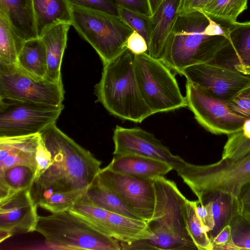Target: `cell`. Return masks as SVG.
Returning a JSON list of instances; mask_svg holds the SVG:
<instances>
[{"instance_id": "6da1fadb", "label": "cell", "mask_w": 250, "mask_h": 250, "mask_svg": "<svg viewBox=\"0 0 250 250\" xmlns=\"http://www.w3.org/2000/svg\"><path fill=\"white\" fill-rule=\"evenodd\" d=\"M40 135L51 153L52 162L29 188L34 204L37 206L53 193L87 188L101 170L102 162L62 131L56 124Z\"/></svg>"}, {"instance_id": "7a4b0ae2", "label": "cell", "mask_w": 250, "mask_h": 250, "mask_svg": "<svg viewBox=\"0 0 250 250\" xmlns=\"http://www.w3.org/2000/svg\"><path fill=\"white\" fill-rule=\"evenodd\" d=\"M208 22L209 18L200 11L179 14L161 61L179 74L188 67L214 62L229 41L225 36L209 35Z\"/></svg>"}, {"instance_id": "3957f363", "label": "cell", "mask_w": 250, "mask_h": 250, "mask_svg": "<svg viewBox=\"0 0 250 250\" xmlns=\"http://www.w3.org/2000/svg\"><path fill=\"white\" fill-rule=\"evenodd\" d=\"M135 54L127 48L104 64L95 86L97 102L121 120L141 123L153 115L140 91L134 69Z\"/></svg>"}, {"instance_id": "277c9868", "label": "cell", "mask_w": 250, "mask_h": 250, "mask_svg": "<svg viewBox=\"0 0 250 250\" xmlns=\"http://www.w3.org/2000/svg\"><path fill=\"white\" fill-rule=\"evenodd\" d=\"M152 182L155 204L147 222L151 234L146 241L154 250H198L186 226L187 199L176 183L165 176L153 178Z\"/></svg>"}, {"instance_id": "5b68a950", "label": "cell", "mask_w": 250, "mask_h": 250, "mask_svg": "<svg viewBox=\"0 0 250 250\" xmlns=\"http://www.w3.org/2000/svg\"><path fill=\"white\" fill-rule=\"evenodd\" d=\"M36 231L50 247L63 250H121L120 242L69 210L39 216Z\"/></svg>"}, {"instance_id": "8992f818", "label": "cell", "mask_w": 250, "mask_h": 250, "mask_svg": "<svg viewBox=\"0 0 250 250\" xmlns=\"http://www.w3.org/2000/svg\"><path fill=\"white\" fill-rule=\"evenodd\" d=\"M71 25L95 50L104 64L121 54L133 31L117 15L71 4Z\"/></svg>"}, {"instance_id": "52a82bcc", "label": "cell", "mask_w": 250, "mask_h": 250, "mask_svg": "<svg viewBox=\"0 0 250 250\" xmlns=\"http://www.w3.org/2000/svg\"><path fill=\"white\" fill-rule=\"evenodd\" d=\"M175 170L196 196L220 190L238 197L250 182V153L239 160L223 159L211 164L197 165L184 160Z\"/></svg>"}, {"instance_id": "ba28073f", "label": "cell", "mask_w": 250, "mask_h": 250, "mask_svg": "<svg viewBox=\"0 0 250 250\" xmlns=\"http://www.w3.org/2000/svg\"><path fill=\"white\" fill-rule=\"evenodd\" d=\"M134 69L142 97L153 114L187 107L172 71L147 53L135 55Z\"/></svg>"}, {"instance_id": "9c48e42d", "label": "cell", "mask_w": 250, "mask_h": 250, "mask_svg": "<svg viewBox=\"0 0 250 250\" xmlns=\"http://www.w3.org/2000/svg\"><path fill=\"white\" fill-rule=\"evenodd\" d=\"M63 108V104L0 98V138L40 134L56 124Z\"/></svg>"}, {"instance_id": "30bf717a", "label": "cell", "mask_w": 250, "mask_h": 250, "mask_svg": "<svg viewBox=\"0 0 250 250\" xmlns=\"http://www.w3.org/2000/svg\"><path fill=\"white\" fill-rule=\"evenodd\" d=\"M64 94L62 82L37 77L17 64L0 63V98L60 105Z\"/></svg>"}, {"instance_id": "8fae6325", "label": "cell", "mask_w": 250, "mask_h": 250, "mask_svg": "<svg viewBox=\"0 0 250 250\" xmlns=\"http://www.w3.org/2000/svg\"><path fill=\"white\" fill-rule=\"evenodd\" d=\"M186 88L187 107L197 122L207 131L215 135L228 136L242 130L247 120L233 113L227 102L188 81Z\"/></svg>"}, {"instance_id": "7c38bea8", "label": "cell", "mask_w": 250, "mask_h": 250, "mask_svg": "<svg viewBox=\"0 0 250 250\" xmlns=\"http://www.w3.org/2000/svg\"><path fill=\"white\" fill-rule=\"evenodd\" d=\"M180 75H184L187 81L225 102L250 85V75L214 62L188 67L182 70Z\"/></svg>"}, {"instance_id": "4fadbf2b", "label": "cell", "mask_w": 250, "mask_h": 250, "mask_svg": "<svg viewBox=\"0 0 250 250\" xmlns=\"http://www.w3.org/2000/svg\"><path fill=\"white\" fill-rule=\"evenodd\" d=\"M100 181L115 193L144 221L151 218L155 204L152 178H139L114 172L107 167L97 174Z\"/></svg>"}, {"instance_id": "5bb4252c", "label": "cell", "mask_w": 250, "mask_h": 250, "mask_svg": "<svg viewBox=\"0 0 250 250\" xmlns=\"http://www.w3.org/2000/svg\"><path fill=\"white\" fill-rule=\"evenodd\" d=\"M115 155H137L164 161L173 169L183 159L169 149L150 132L139 127L116 125L113 132Z\"/></svg>"}, {"instance_id": "9a60e30c", "label": "cell", "mask_w": 250, "mask_h": 250, "mask_svg": "<svg viewBox=\"0 0 250 250\" xmlns=\"http://www.w3.org/2000/svg\"><path fill=\"white\" fill-rule=\"evenodd\" d=\"M37 208L29 188L0 200V242L15 234L35 231L39 217Z\"/></svg>"}, {"instance_id": "2e32d148", "label": "cell", "mask_w": 250, "mask_h": 250, "mask_svg": "<svg viewBox=\"0 0 250 250\" xmlns=\"http://www.w3.org/2000/svg\"><path fill=\"white\" fill-rule=\"evenodd\" d=\"M229 29V43L215 62L250 75V21L236 22Z\"/></svg>"}, {"instance_id": "e0dca14e", "label": "cell", "mask_w": 250, "mask_h": 250, "mask_svg": "<svg viewBox=\"0 0 250 250\" xmlns=\"http://www.w3.org/2000/svg\"><path fill=\"white\" fill-rule=\"evenodd\" d=\"M182 0H163L154 14L150 16L151 34L147 54L161 60L167 38L179 15Z\"/></svg>"}, {"instance_id": "ac0fdd59", "label": "cell", "mask_w": 250, "mask_h": 250, "mask_svg": "<svg viewBox=\"0 0 250 250\" xmlns=\"http://www.w3.org/2000/svg\"><path fill=\"white\" fill-rule=\"evenodd\" d=\"M40 134L0 138V173L18 166H28L36 171V153Z\"/></svg>"}, {"instance_id": "d6986e66", "label": "cell", "mask_w": 250, "mask_h": 250, "mask_svg": "<svg viewBox=\"0 0 250 250\" xmlns=\"http://www.w3.org/2000/svg\"><path fill=\"white\" fill-rule=\"evenodd\" d=\"M71 25L69 22L55 23L45 29L40 37L45 47L47 70L45 79L48 81L62 82L61 64Z\"/></svg>"}, {"instance_id": "ffe728a7", "label": "cell", "mask_w": 250, "mask_h": 250, "mask_svg": "<svg viewBox=\"0 0 250 250\" xmlns=\"http://www.w3.org/2000/svg\"><path fill=\"white\" fill-rule=\"evenodd\" d=\"M106 167L117 173L146 179L164 176L173 169L164 161L137 155H115Z\"/></svg>"}, {"instance_id": "44dd1931", "label": "cell", "mask_w": 250, "mask_h": 250, "mask_svg": "<svg viewBox=\"0 0 250 250\" xmlns=\"http://www.w3.org/2000/svg\"><path fill=\"white\" fill-rule=\"evenodd\" d=\"M196 196L200 203L207 202L211 205L214 227L208 234L211 242L240 212V201L238 197L220 190L204 192Z\"/></svg>"}, {"instance_id": "7402d4cb", "label": "cell", "mask_w": 250, "mask_h": 250, "mask_svg": "<svg viewBox=\"0 0 250 250\" xmlns=\"http://www.w3.org/2000/svg\"><path fill=\"white\" fill-rule=\"evenodd\" d=\"M0 10L6 14L14 30L24 41L39 38L33 0H0Z\"/></svg>"}, {"instance_id": "603a6c76", "label": "cell", "mask_w": 250, "mask_h": 250, "mask_svg": "<svg viewBox=\"0 0 250 250\" xmlns=\"http://www.w3.org/2000/svg\"><path fill=\"white\" fill-rule=\"evenodd\" d=\"M81 198L110 212L143 220L119 196L105 186L97 175Z\"/></svg>"}, {"instance_id": "cb8c5ba5", "label": "cell", "mask_w": 250, "mask_h": 250, "mask_svg": "<svg viewBox=\"0 0 250 250\" xmlns=\"http://www.w3.org/2000/svg\"><path fill=\"white\" fill-rule=\"evenodd\" d=\"M33 4L39 38L55 23L71 22V4L68 0H33Z\"/></svg>"}, {"instance_id": "d4e9b609", "label": "cell", "mask_w": 250, "mask_h": 250, "mask_svg": "<svg viewBox=\"0 0 250 250\" xmlns=\"http://www.w3.org/2000/svg\"><path fill=\"white\" fill-rule=\"evenodd\" d=\"M17 64L33 75L45 79L47 70L46 54L40 38L24 42L18 54Z\"/></svg>"}, {"instance_id": "484cf974", "label": "cell", "mask_w": 250, "mask_h": 250, "mask_svg": "<svg viewBox=\"0 0 250 250\" xmlns=\"http://www.w3.org/2000/svg\"><path fill=\"white\" fill-rule=\"evenodd\" d=\"M248 0H209L200 11L212 20L227 26L237 22L248 7Z\"/></svg>"}, {"instance_id": "4316f807", "label": "cell", "mask_w": 250, "mask_h": 250, "mask_svg": "<svg viewBox=\"0 0 250 250\" xmlns=\"http://www.w3.org/2000/svg\"><path fill=\"white\" fill-rule=\"evenodd\" d=\"M25 42L16 33L6 14L0 10V63L17 64Z\"/></svg>"}, {"instance_id": "83f0119b", "label": "cell", "mask_w": 250, "mask_h": 250, "mask_svg": "<svg viewBox=\"0 0 250 250\" xmlns=\"http://www.w3.org/2000/svg\"><path fill=\"white\" fill-rule=\"evenodd\" d=\"M35 175L34 169L24 165L12 167L0 173V199L17 191L29 188Z\"/></svg>"}, {"instance_id": "f1b7e54d", "label": "cell", "mask_w": 250, "mask_h": 250, "mask_svg": "<svg viewBox=\"0 0 250 250\" xmlns=\"http://www.w3.org/2000/svg\"><path fill=\"white\" fill-rule=\"evenodd\" d=\"M68 210L85 220L100 232L108 236L107 224L110 211L86 202L81 198Z\"/></svg>"}, {"instance_id": "f546056e", "label": "cell", "mask_w": 250, "mask_h": 250, "mask_svg": "<svg viewBox=\"0 0 250 250\" xmlns=\"http://www.w3.org/2000/svg\"><path fill=\"white\" fill-rule=\"evenodd\" d=\"M186 226L191 239L199 250H212L207 231L198 218L195 201L187 199L185 212Z\"/></svg>"}, {"instance_id": "4dcf8cb0", "label": "cell", "mask_w": 250, "mask_h": 250, "mask_svg": "<svg viewBox=\"0 0 250 250\" xmlns=\"http://www.w3.org/2000/svg\"><path fill=\"white\" fill-rule=\"evenodd\" d=\"M86 189L53 193L39 201L37 206L51 213L67 211L85 193Z\"/></svg>"}, {"instance_id": "1f68e13d", "label": "cell", "mask_w": 250, "mask_h": 250, "mask_svg": "<svg viewBox=\"0 0 250 250\" xmlns=\"http://www.w3.org/2000/svg\"><path fill=\"white\" fill-rule=\"evenodd\" d=\"M117 8L118 16L122 21L142 35L148 44L151 34L150 16L121 6H117Z\"/></svg>"}, {"instance_id": "d6a6232c", "label": "cell", "mask_w": 250, "mask_h": 250, "mask_svg": "<svg viewBox=\"0 0 250 250\" xmlns=\"http://www.w3.org/2000/svg\"><path fill=\"white\" fill-rule=\"evenodd\" d=\"M231 238L236 250H250V217L240 212L231 220Z\"/></svg>"}, {"instance_id": "836d02e7", "label": "cell", "mask_w": 250, "mask_h": 250, "mask_svg": "<svg viewBox=\"0 0 250 250\" xmlns=\"http://www.w3.org/2000/svg\"><path fill=\"white\" fill-rule=\"evenodd\" d=\"M250 153V139L245 137L241 130L228 135L222 158L241 159Z\"/></svg>"}, {"instance_id": "e575fe53", "label": "cell", "mask_w": 250, "mask_h": 250, "mask_svg": "<svg viewBox=\"0 0 250 250\" xmlns=\"http://www.w3.org/2000/svg\"><path fill=\"white\" fill-rule=\"evenodd\" d=\"M227 104L233 113L250 120V85L234 96Z\"/></svg>"}, {"instance_id": "d590c367", "label": "cell", "mask_w": 250, "mask_h": 250, "mask_svg": "<svg viewBox=\"0 0 250 250\" xmlns=\"http://www.w3.org/2000/svg\"><path fill=\"white\" fill-rule=\"evenodd\" d=\"M77 4L118 16L117 5L112 0H68Z\"/></svg>"}, {"instance_id": "8d00e7d4", "label": "cell", "mask_w": 250, "mask_h": 250, "mask_svg": "<svg viewBox=\"0 0 250 250\" xmlns=\"http://www.w3.org/2000/svg\"><path fill=\"white\" fill-rule=\"evenodd\" d=\"M36 159L37 166L34 179L42 174L52 162L51 153L45 146L42 138L37 148Z\"/></svg>"}, {"instance_id": "74e56055", "label": "cell", "mask_w": 250, "mask_h": 250, "mask_svg": "<svg viewBox=\"0 0 250 250\" xmlns=\"http://www.w3.org/2000/svg\"><path fill=\"white\" fill-rule=\"evenodd\" d=\"M195 210L198 218L208 234L214 227V220L210 204L207 202L200 203L198 200H196L195 201Z\"/></svg>"}, {"instance_id": "f35d334b", "label": "cell", "mask_w": 250, "mask_h": 250, "mask_svg": "<svg viewBox=\"0 0 250 250\" xmlns=\"http://www.w3.org/2000/svg\"><path fill=\"white\" fill-rule=\"evenodd\" d=\"M212 250H236L233 245L229 225L225 227L211 241Z\"/></svg>"}, {"instance_id": "ab89813d", "label": "cell", "mask_w": 250, "mask_h": 250, "mask_svg": "<svg viewBox=\"0 0 250 250\" xmlns=\"http://www.w3.org/2000/svg\"><path fill=\"white\" fill-rule=\"evenodd\" d=\"M126 47L135 55L147 53L148 44L145 39L133 31L127 38Z\"/></svg>"}, {"instance_id": "60d3db41", "label": "cell", "mask_w": 250, "mask_h": 250, "mask_svg": "<svg viewBox=\"0 0 250 250\" xmlns=\"http://www.w3.org/2000/svg\"><path fill=\"white\" fill-rule=\"evenodd\" d=\"M117 6L150 16L147 0H112Z\"/></svg>"}, {"instance_id": "b9f144b4", "label": "cell", "mask_w": 250, "mask_h": 250, "mask_svg": "<svg viewBox=\"0 0 250 250\" xmlns=\"http://www.w3.org/2000/svg\"><path fill=\"white\" fill-rule=\"evenodd\" d=\"M209 0H182L179 14H183L203 9Z\"/></svg>"}, {"instance_id": "7bdbcfd3", "label": "cell", "mask_w": 250, "mask_h": 250, "mask_svg": "<svg viewBox=\"0 0 250 250\" xmlns=\"http://www.w3.org/2000/svg\"><path fill=\"white\" fill-rule=\"evenodd\" d=\"M240 213L250 217V197L240 201Z\"/></svg>"}, {"instance_id": "ee69618b", "label": "cell", "mask_w": 250, "mask_h": 250, "mask_svg": "<svg viewBox=\"0 0 250 250\" xmlns=\"http://www.w3.org/2000/svg\"><path fill=\"white\" fill-rule=\"evenodd\" d=\"M149 9V13L150 16L153 15L158 7L161 4L163 0H147Z\"/></svg>"}, {"instance_id": "f6af8a7d", "label": "cell", "mask_w": 250, "mask_h": 250, "mask_svg": "<svg viewBox=\"0 0 250 250\" xmlns=\"http://www.w3.org/2000/svg\"><path fill=\"white\" fill-rule=\"evenodd\" d=\"M250 197V182L246 185L241 189L238 196L240 201L249 198Z\"/></svg>"}, {"instance_id": "bcb514c9", "label": "cell", "mask_w": 250, "mask_h": 250, "mask_svg": "<svg viewBox=\"0 0 250 250\" xmlns=\"http://www.w3.org/2000/svg\"><path fill=\"white\" fill-rule=\"evenodd\" d=\"M241 132L245 137L250 139V120H246Z\"/></svg>"}]
</instances>
